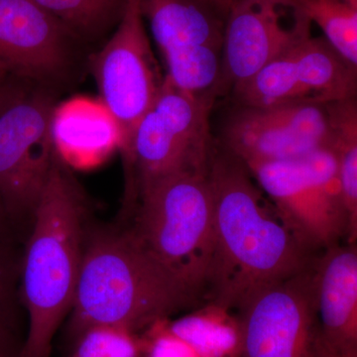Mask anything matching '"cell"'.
<instances>
[{
    "instance_id": "obj_1",
    "label": "cell",
    "mask_w": 357,
    "mask_h": 357,
    "mask_svg": "<svg viewBox=\"0 0 357 357\" xmlns=\"http://www.w3.org/2000/svg\"><path fill=\"white\" fill-rule=\"evenodd\" d=\"M208 175L215 255L206 302L237 312L258 291L306 269L318 255L282 223L245 164L217 142Z\"/></svg>"
},
{
    "instance_id": "obj_19",
    "label": "cell",
    "mask_w": 357,
    "mask_h": 357,
    "mask_svg": "<svg viewBox=\"0 0 357 357\" xmlns=\"http://www.w3.org/2000/svg\"><path fill=\"white\" fill-rule=\"evenodd\" d=\"M76 38L102 36L121 20L128 0H34Z\"/></svg>"
},
{
    "instance_id": "obj_5",
    "label": "cell",
    "mask_w": 357,
    "mask_h": 357,
    "mask_svg": "<svg viewBox=\"0 0 357 357\" xmlns=\"http://www.w3.org/2000/svg\"><path fill=\"white\" fill-rule=\"evenodd\" d=\"M246 167L277 217L310 252L319 255L347 241L349 218L332 148Z\"/></svg>"
},
{
    "instance_id": "obj_13",
    "label": "cell",
    "mask_w": 357,
    "mask_h": 357,
    "mask_svg": "<svg viewBox=\"0 0 357 357\" xmlns=\"http://www.w3.org/2000/svg\"><path fill=\"white\" fill-rule=\"evenodd\" d=\"M312 26L289 0H237L225 22L223 91L312 36Z\"/></svg>"
},
{
    "instance_id": "obj_3",
    "label": "cell",
    "mask_w": 357,
    "mask_h": 357,
    "mask_svg": "<svg viewBox=\"0 0 357 357\" xmlns=\"http://www.w3.org/2000/svg\"><path fill=\"white\" fill-rule=\"evenodd\" d=\"M81 190L56 155L21 255V295L29 330L20 357H49L52 340L72 309L86 241Z\"/></svg>"
},
{
    "instance_id": "obj_25",
    "label": "cell",
    "mask_w": 357,
    "mask_h": 357,
    "mask_svg": "<svg viewBox=\"0 0 357 357\" xmlns=\"http://www.w3.org/2000/svg\"><path fill=\"white\" fill-rule=\"evenodd\" d=\"M20 79H21L20 77L11 75L0 81V114L25 89V86L20 83Z\"/></svg>"
},
{
    "instance_id": "obj_10",
    "label": "cell",
    "mask_w": 357,
    "mask_h": 357,
    "mask_svg": "<svg viewBox=\"0 0 357 357\" xmlns=\"http://www.w3.org/2000/svg\"><path fill=\"white\" fill-rule=\"evenodd\" d=\"M91 70L98 98L121 126L122 152L165 77L154 57L139 0H128L114 34L91 57Z\"/></svg>"
},
{
    "instance_id": "obj_9",
    "label": "cell",
    "mask_w": 357,
    "mask_h": 357,
    "mask_svg": "<svg viewBox=\"0 0 357 357\" xmlns=\"http://www.w3.org/2000/svg\"><path fill=\"white\" fill-rule=\"evenodd\" d=\"M231 89L241 105H328L356 96L357 67L312 35Z\"/></svg>"
},
{
    "instance_id": "obj_12",
    "label": "cell",
    "mask_w": 357,
    "mask_h": 357,
    "mask_svg": "<svg viewBox=\"0 0 357 357\" xmlns=\"http://www.w3.org/2000/svg\"><path fill=\"white\" fill-rule=\"evenodd\" d=\"M220 133L218 144L246 166L301 158L331 140L326 105L318 103L236 105Z\"/></svg>"
},
{
    "instance_id": "obj_14",
    "label": "cell",
    "mask_w": 357,
    "mask_h": 357,
    "mask_svg": "<svg viewBox=\"0 0 357 357\" xmlns=\"http://www.w3.org/2000/svg\"><path fill=\"white\" fill-rule=\"evenodd\" d=\"M76 37L34 0H0V61L22 79H53L69 68Z\"/></svg>"
},
{
    "instance_id": "obj_20",
    "label": "cell",
    "mask_w": 357,
    "mask_h": 357,
    "mask_svg": "<svg viewBox=\"0 0 357 357\" xmlns=\"http://www.w3.org/2000/svg\"><path fill=\"white\" fill-rule=\"evenodd\" d=\"M295 8L321 28L325 38L357 67V8L342 0H289Z\"/></svg>"
},
{
    "instance_id": "obj_7",
    "label": "cell",
    "mask_w": 357,
    "mask_h": 357,
    "mask_svg": "<svg viewBox=\"0 0 357 357\" xmlns=\"http://www.w3.org/2000/svg\"><path fill=\"white\" fill-rule=\"evenodd\" d=\"M141 13L176 88L217 98L223 93L227 14L211 0H139Z\"/></svg>"
},
{
    "instance_id": "obj_11",
    "label": "cell",
    "mask_w": 357,
    "mask_h": 357,
    "mask_svg": "<svg viewBox=\"0 0 357 357\" xmlns=\"http://www.w3.org/2000/svg\"><path fill=\"white\" fill-rule=\"evenodd\" d=\"M314 260L258 291L236 312L243 332L241 357H319Z\"/></svg>"
},
{
    "instance_id": "obj_21",
    "label": "cell",
    "mask_w": 357,
    "mask_h": 357,
    "mask_svg": "<svg viewBox=\"0 0 357 357\" xmlns=\"http://www.w3.org/2000/svg\"><path fill=\"white\" fill-rule=\"evenodd\" d=\"M72 357H143L144 342L139 333L115 326H96L79 337Z\"/></svg>"
},
{
    "instance_id": "obj_30",
    "label": "cell",
    "mask_w": 357,
    "mask_h": 357,
    "mask_svg": "<svg viewBox=\"0 0 357 357\" xmlns=\"http://www.w3.org/2000/svg\"><path fill=\"white\" fill-rule=\"evenodd\" d=\"M342 1H344L345 3L349 4V6L356 7V8H357V0H342Z\"/></svg>"
},
{
    "instance_id": "obj_6",
    "label": "cell",
    "mask_w": 357,
    "mask_h": 357,
    "mask_svg": "<svg viewBox=\"0 0 357 357\" xmlns=\"http://www.w3.org/2000/svg\"><path fill=\"white\" fill-rule=\"evenodd\" d=\"M215 100L181 91L164 77L158 95L122 151L137 195L172 174L208 173L215 147L211 132Z\"/></svg>"
},
{
    "instance_id": "obj_2",
    "label": "cell",
    "mask_w": 357,
    "mask_h": 357,
    "mask_svg": "<svg viewBox=\"0 0 357 357\" xmlns=\"http://www.w3.org/2000/svg\"><path fill=\"white\" fill-rule=\"evenodd\" d=\"M201 300L138 241L132 230L86 232L70 328L96 326L139 333Z\"/></svg>"
},
{
    "instance_id": "obj_17",
    "label": "cell",
    "mask_w": 357,
    "mask_h": 357,
    "mask_svg": "<svg viewBox=\"0 0 357 357\" xmlns=\"http://www.w3.org/2000/svg\"><path fill=\"white\" fill-rule=\"evenodd\" d=\"M167 326L199 357H241L243 332L237 314L206 302L196 311L171 321Z\"/></svg>"
},
{
    "instance_id": "obj_28",
    "label": "cell",
    "mask_w": 357,
    "mask_h": 357,
    "mask_svg": "<svg viewBox=\"0 0 357 357\" xmlns=\"http://www.w3.org/2000/svg\"><path fill=\"white\" fill-rule=\"evenodd\" d=\"M211 1L227 15L230 8L234 6L237 0H211Z\"/></svg>"
},
{
    "instance_id": "obj_22",
    "label": "cell",
    "mask_w": 357,
    "mask_h": 357,
    "mask_svg": "<svg viewBox=\"0 0 357 357\" xmlns=\"http://www.w3.org/2000/svg\"><path fill=\"white\" fill-rule=\"evenodd\" d=\"M167 319L157 321L141 335L144 342L143 357H199L189 344L170 332Z\"/></svg>"
},
{
    "instance_id": "obj_24",
    "label": "cell",
    "mask_w": 357,
    "mask_h": 357,
    "mask_svg": "<svg viewBox=\"0 0 357 357\" xmlns=\"http://www.w3.org/2000/svg\"><path fill=\"white\" fill-rule=\"evenodd\" d=\"M13 310L0 303V357H20L21 349L13 332Z\"/></svg>"
},
{
    "instance_id": "obj_27",
    "label": "cell",
    "mask_w": 357,
    "mask_h": 357,
    "mask_svg": "<svg viewBox=\"0 0 357 357\" xmlns=\"http://www.w3.org/2000/svg\"><path fill=\"white\" fill-rule=\"evenodd\" d=\"M319 357H357V349H344V351L332 349L326 347L319 337Z\"/></svg>"
},
{
    "instance_id": "obj_8",
    "label": "cell",
    "mask_w": 357,
    "mask_h": 357,
    "mask_svg": "<svg viewBox=\"0 0 357 357\" xmlns=\"http://www.w3.org/2000/svg\"><path fill=\"white\" fill-rule=\"evenodd\" d=\"M48 93L23 89L0 114V197L20 234L29 231L56 153Z\"/></svg>"
},
{
    "instance_id": "obj_18",
    "label": "cell",
    "mask_w": 357,
    "mask_h": 357,
    "mask_svg": "<svg viewBox=\"0 0 357 357\" xmlns=\"http://www.w3.org/2000/svg\"><path fill=\"white\" fill-rule=\"evenodd\" d=\"M330 124V147L338 164L347 218V243L357 241V100L356 96L326 105Z\"/></svg>"
},
{
    "instance_id": "obj_23",
    "label": "cell",
    "mask_w": 357,
    "mask_h": 357,
    "mask_svg": "<svg viewBox=\"0 0 357 357\" xmlns=\"http://www.w3.org/2000/svg\"><path fill=\"white\" fill-rule=\"evenodd\" d=\"M21 255L16 244L0 241V303L10 310L17 300Z\"/></svg>"
},
{
    "instance_id": "obj_29",
    "label": "cell",
    "mask_w": 357,
    "mask_h": 357,
    "mask_svg": "<svg viewBox=\"0 0 357 357\" xmlns=\"http://www.w3.org/2000/svg\"><path fill=\"white\" fill-rule=\"evenodd\" d=\"M11 75H15L13 74L11 68L9 67L8 65H6V63L0 61V81L6 79L7 77L11 76Z\"/></svg>"
},
{
    "instance_id": "obj_26",
    "label": "cell",
    "mask_w": 357,
    "mask_h": 357,
    "mask_svg": "<svg viewBox=\"0 0 357 357\" xmlns=\"http://www.w3.org/2000/svg\"><path fill=\"white\" fill-rule=\"evenodd\" d=\"M20 236V232L11 222L1 197H0V241L16 244Z\"/></svg>"
},
{
    "instance_id": "obj_16",
    "label": "cell",
    "mask_w": 357,
    "mask_h": 357,
    "mask_svg": "<svg viewBox=\"0 0 357 357\" xmlns=\"http://www.w3.org/2000/svg\"><path fill=\"white\" fill-rule=\"evenodd\" d=\"M319 337L335 349H357V246L342 243L314 260Z\"/></svg>"
},
{
    "instance_id": "obj_15",
    "label": "cell",
    "mask_w": 357,
    "mask_h": 357,
    "mask_svg": "<svg viewBox=\"0 0 357 357\" xmlns=\"http://www.w3.org/2000/svg\"><path fill=\"white\" fill-rule=\"evenodd\" d=\"M52 144L66 166L91 170L123 147L121 126L100 98L76 96L55 105L50 122Z\"/></svg>"
},
{
    "instance_id": "obj_4",
    "label": "cell",
    "mask_w": 357,
    "mask_h": 357,
    "mask_svg": "<svg viewBox=\"0 0 357 357\" xmlns=\"http://www.w3.org/2000/svg\"><path fill=\"white\" fill-rule=\"evenodd\" d=\"M208 174L175 173L143 190L131 229L202 302H206L215 255V211Z\"/></svg>"
}]
</instances>
